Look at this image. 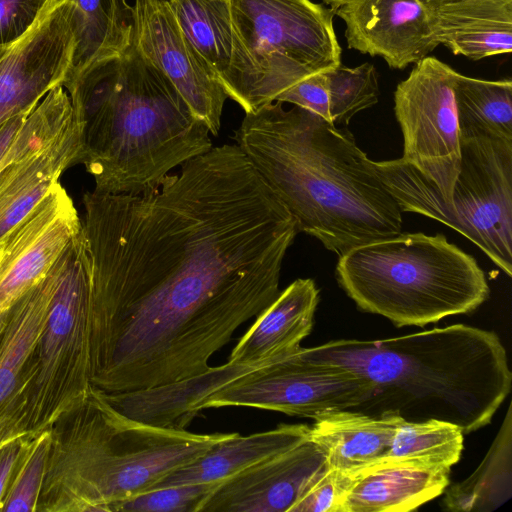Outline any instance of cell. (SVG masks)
<instances>
[{"mask_svg": "<svg viewBox=\"0 0 512 512\" xmlns=\"http://www.w3.org/2000/svg\"><path fill=\"white\" fill-rule=\"evenodd\" d=\"M403 421L396 414L337 409L314 419L309 436L324 452L329 468L353 472L385 457Z\"/></svg>", "mask_w": 512, "mask_h": 512, "instance_id": "20", "label": "cell"}, {"mask_svg": "<svg viewBox=\"0 0 512 512\" xmlns=\"http://www.w3.org/2000/svg\"><path fill=\"white\" fill-rule=\"evenodd\" d=\"M95 191L138 194L210 150L207 125L133 43L65 83Z\"/></svg>", "mask_w": 512, "mask_h": 512, "instance_id": "4", "label": "cell"}, {"mask_svg": "<svg viewBox=\"0 0 512 512\" xmlns=\"http://www.w3.org/2000/svg\"><path fill=\"white\" fill-rule=\"evenodd\" d=\"M19 455L20 448L17 445H11L0 453V499Z\"/></svg>", "mask_w": 512, "mask_h": 512, "instance_id": "35", "label": "cell"}, {"mask_svg": "<svg viewBox=\"0 0 512 512\" xmlns=\"http://www.w3.org/2000/svg\"><path fill=\"white\" fill-rule=\"evenodd\" d=\"M325 4L329 5L331 9L337 10L340 6L347 3L350 0H322Z\"/></svg>", "mask_w": 512, "mask_h": 512, "instance_id": "36", "label": "cell"}, {"mask_svg": "<svg viewBox=\"0 0 512 512\" xmlns=\"http://www.w3.org/2000/svg\"><path fill=\"white\" fill-rule=\"evenodd\" d=\"M81 149L82 130L74 114L59 135L29 151L0 175V240L42 201L67 168L80 164Z\"/></svg>", "mask_w": 512, "mask_h": 512, "instance_id": "18", "label": "cell"}, {"mask_svg": "<svg viewBox=\"0 0 512 512\" xmlns=\"http://www.w3.org/2000/svg\"><path fill=\"white\" fill-rule=\"evenodd\" d=\"M220 482L156 488L117 502L111 512H199L205 499Z\"/></svg>", "mask_w": 512, "mask_h": 512, "instance_id": "30", "label": "cell"}, {"mask_svg": "<svg viewBox=\"0 0 512 512\" xmlns=\"http://www.w3.org/2000/svg\"><path fill=\"white\" fill-rule=\"evenodd\" d=\"M81 444V499L88 510L111 511L117 502L149 490L231 433L199 434L154 426L91 394Z\"/></svg>", "mask_w": 512, "mask_h": 512, "instance_id": "8", "label": "cell"}, {"mask_svg": "<svg viewBox=\"0 0 512 512\" xmlns=\"http://www.w3.org/2000/svg\"><path fill=\"white\" fill-rule=\"evenodd\" d=\"M50 0H0V47L20 39Z\"/></svg>", "mask_w": 512, "mask_h": 512, "instance_id": "33", "label": "cell"}, {"mask_svg": "<svg viewBox=\"0 0 512 512\" xmlns=\"http://www.w3.org/2000/svg\"><path fill=\"white\" fill-rule=\"evenodd\" d=\"M72 1L77 23V47L73 70L65 83L120 55L131 45L134 30V9L127 0Z\"/></svg>", "mask_w": 512, "mask_h": 512, "instance_id": "22", "label": "cell"}, {"mask_svg": "<svg viewBox=\"0 0 512 512\" xmlns=\"http://www.w3.org/2000/svg\"><path fill=\"white\" fill-rule=\"evenodd\" d=\"M133 9L132 43L217 136L228 96L216 74L185 36L166 0H135Z\"/></svg>", "mask_w": 512, "mask_h": 512, "instance_id": "12", "label": "cell"}, {"mask_svg": "<svg viewBox=\"0 0 512 512\" xmlns=\"http://www.w3.org/2000/svg\"><path fill=\"white\" fill-rule=\"evenodd\" d=\"M335 15L346 24L350 49L380 56L391 68L417 63L439 45L420 0H350Z\"/></svg>", "mask_w": 512, "mask_h": 512, "instance_id": "15", "label": "cell"}, {"mask_svg": "<svg viewBox=\"0 0 512 512\" xmlns=\"http://www.w3.org/2000/svg\"><path fill=\"white\" fill-rule=\"evenodd\" d=\"M185 36L219 77L232 51L230 0H166Z\"/></svg>", "mask_w": 512, "mask_h": 512, "instance_id": "26", "label": "cell"}, {"mask_svg": "<svg viewBox=\"0 0 512 512\" xmlns=\"http://www.w3.org/2000/svg\"><path fill=\"white\" fill-rule=\"evenodd\" d=\"M310 426L281 424L264 432L231 435L207 452L159 480L151 489L221 482L269 457L281 453L309 437Z\"/></svg>", "mask_w": 512, "mask_h": 512, "instance_id": "21", "label": "cell"}, {"mask_svg": "<svg viewBox=\"0 0 512 512\" xmlns=\"http://www.w3.org/2000/svg\"><path fill=\"white\" fill-rule=\"evenodd\" d=\"M56 278L53 264L9 311L8 325L0 337V405L12 393L21 368L40 342Z\"/></svg>", "mask_w": 512, "mask_h": 512, "instance_id": "23", "label": "cell"}, {"mask_svg": "<svg viewBox=\"0 0 512 512\" xmlns=\"http://www.w3.org/2000/svg\"><path fill=\"white\" fill-rule=\"evenodd\" d=\"M394 93V111L404 138L401 159L433 183L450 205L460 168V136L454 85L458 72L426 56Z\"/></svg>", "mask_w": 512, "mask_h": 512, "instance_id": "10", "label": "cell"}, {"mask_svg": "<svg viewBox=\"0 0 512 512\" xmlns=\"http://www.w3.org/2000/svg\"><path fill=\"white\" fill-rule=\"evenodd\" d=\"M444 509L455 512L494 511L512 496V409L477 469L444 491Z\"/></svg>", "mask_w": 512, "mask_h": 512, "instance_id": "24", "label": "cell"}, {"mask_svg": "<svg viewBox=\"0 0 512 512\" xmlns=\"http://www.w3.org/2000/svg\"><path fill=\"white\" fill-rule=\"evenodd\" d=\"M299 352L369 382L370 398L354 410L410 422L446 421L464 434L489 424L511 390L497 334L465 324L381 340H334Z\"/></svg>", "mask_w": 512, "mask_h": 512, "instance_id": "3", "label": "cell"}, {"mask_svg": "<svg viewBox=\"0 0 512 512\" xmlns=\"http://www.w3.org/2000/svg\"><path fill=\"white\" fill-rule=\"evenodd\" d=\"M463 435L458 426L446 421H403L383 458L417 459L451 469L461 457Z\"/></svg>", "mask_w": 512, "mask_h": 512, "instance_id": "27", "label": "cell"}, {"mask_svg": "<svg viewBox=\"0 0 512 512\" xmlns=\"http://www.w3.org/2000/svg\"><path fill=\"white\" fill-rule=\"evenodd\" d=\"M439 44L471 60L512 48V0H420Z\"/></svg>", "mask_w": 512, "mask_h": 512, "instance_id": "19", "label": "cell"}, {"mask_svg": "<svg viewBox=\"0 0 512 512\" xmlns=\"http://www.w3.org/2000/svg\"><path fill=\"white\" fill-rule=\"evenodd\" d=\"M460 168L451 203L401 158L374 162L377 175L402 212L425 215L456 230L512 276V140L460 138Z\"/></svg>", "mask_w": 512, "mask_h": 512, "instance_id": "7", "label": "cell"}, {"mask_svg": "<svg viewBox=\"0 0 512 512\" xmlns=\"http://www.w3.org/2000/svg\"><path fill=\"white\" fill-rule=\"evenodd\" d=\"M7 314H5V315H7ZM5 315L0 316V337H1V334H2V331H3V324H4V317H5Z\"/></svg>", "mask_w": 512, "mask_h": 512, "instance_id": "37", "label": "cell"}, {"mask_svg": "<svg viewBox=\"0 0 512 512\" xmlns=\"http://www.w3.org/2000/svg\"><path fill=\"white\" fill-rule=\"evenodd\" d=\"M236 145L304 232L341 256L402 233V210L353 134L304 108L245 113Z\"/></svg>", "mask_w": 512, "mask_h": 512, "instance_id": "2", "label": "cell"}, {"mask_svg": "<svg viewBox=\"0 0 512 512\" xmlns=\"http://www.w3.org/2000/svg\"><path fill=\"white\" fill-rule=\"evenodd\" d=\"M350 473L338 512H407L442 495L450 468L381 458Z\"/></svg>", "mask_w": 512, "mask_h": 512, "instance_id": "16", "label": "cell"}, {"mask_svg": "<svg viewBox=\"0 0 512 512\" xmlns=\"http://www.w3.org/2000/svg\"><path fill=\"white\" fill-rule=\"evenodd\" d=\"M336 278L359 309L398 327L470 313L490 293L475 258L443 234L402 232L356 246L339 256Z\"/></svg>", "mask_w": 512, "mask_h": 512, "instance_id": "5", "label": "cell"}, {"mask_svg": "<svg viewBox=\"0 0 512 512\" xmlns=\"http://www.w3.org/2000/svg\"><path fill=\"white\" fill-rule=\"evenodd\" d=\"M277 101L304 108L331 122L329 93L324 71L314 73L299 81L282 93Z\"/></svg>", "mask_w": 512, "mask_h": 512, "instance_id": "34", "label": "cell"}, {"mask_svg": "<svg viewBox=\"0 0 512 512\" xmlns=\"http://www.w3.org/2000/svg\"><path fill=\"white\" fill-rule=\"evenodd\" d=\"M77 23L72 0H50L33 26L0 47V126L32 111L73 70Z\"/></svg>", "mask_w": 512, "mask_h": 512, "instance_id": "11", "label": "cell"}, {"mask_svg": "<svg viewBox=\"0 0 512 512\" xmlns=\"http://www.w3.org/2000/svg\"><path fill=\"white\" fill-rule=\"evenodd\" d=\"M319 290L312 279H296L261 311L231 351L228 362L260 367L295 353L313 327Z\"/></svg>", "mask_w": 512, "mask_h": 512, "instance_id": "17", "label": "cell"}, {"mask_svg": "<svg viewBox=\"0 0 512 512\" xmlns=\"http://www.w3.org/2000/svg\"><path fill=\"white\" fill-rule=\"evenodd\" d=\"M327 467L324 452L309 436L221 481L199 512H291Z\"/></svg>", "mask_w": 512, "mask_h": 512, "instance_id": "14", "label": "cell"}, {"mask_svg": "<svg viewBox=\"0 0 512 512\" xmlns=\"http://www.w3.org/2000/svg\"><path fill=\"white\" fill-rule=\"evenodd\" d=\"M324 74L330 119L335 126L347 125L355 114L378 102L377 74L371 63L365 62L354 68L338 65Z\"/></svg>", "mask_w": 512, "mask_h": 512, "instance_id": "28", "label": "cell"}, {"mask_svg": "<svg viewBox=\"0 0 512 512\" xmlns=\"http://www.w3.org/2000/svg\"><path fill=\"white\" fill-rule=\"evenodd\" d=\"M349 472L327 467L308 486L291 512H338Z\"/></svg>", "mask_w": 512, "mask_h": 512, "instance_id": "32", "label": "cell"}, {"mask_svg": "<svg viewBox=\"0 0 512 512\" xmlns=\"http://www.w3.org/2000/svg\"><path fill=\"white\" fill-rule=\"evenodd\" d=\"M371 393L362 376L306 358L298 349L240 375L205 397L196 409L241 406L314 420L327 411L353 409Z\"/></svg>", "mask_w": 512, "mask_h": 512, "instance_id": "9", "label": "cell"}, {"mask_svg": "<svg viewBox=\"0 0 512 512\" xmlns=\"http://www.w3.org/2000/svg\"><path fill=\"white\" fill-rule=\"evenodd\" d=\"M138 194L83 196L92 381L107 394L169 385L209 360L279 292L299 233L236 144Z\"/></svg>", "mask_w": 512, "mask_h": 512, "instance_id": "1", "label": "cell"}, {"mask_svg": "<svg viewBox=\"0 0 512 512\" xmlns=\"http://www.w3.org/2000/svg\"><path fill=\"white\" fill-rule=\"evenodd\" d=\"M454 98L459 136L493 135L512 140V82L457 73Z\"/></svg>", "mask_w": 512, "mask_h": 512, "instance_id": "25", "label": "cell"}, {"mask_svg": "<svg viewBox=\"0 0 512 512\" xmlns=\"http://www.w3.org/2000/svg\"><path fill=\"white\" fill-rule=\"evenodd\" d=\"M56 127L40 110L20 113L0 126V175L32 149L52 140Z\"/></svg>", "mask_w": 512, "mask_h": 512, "instance_id": "29", "label": "cell"}, {"mask_svg": "<svg viewBox=\"0 0 512 512\" xmlns=\"http://www.w3.org/2000/svg\"><path fill=\"white\" fill-rule=\"evenodd\" d=\"M81 227L72 199L56 182L28 216L0 240V316L46 275Z\"/></svg>", "mask_w": 512, "mask_h": 512, "instance_id": "13", "label": "cell"}, {"mask_svg": "<svg viewBox=\"0 0 512 512\" xmlns=\"http://www.w3.org/2000/svg\"><path fill=\"white\" fill-rule=\"evenodd\" d=\"M334 15L312 0H230L231 58L219 77L228 98L251 113L340 65Z\"/></svg>", "mask_w": 512, "mask_h": 512, "instance_id": "6", "label": "cell"}, {"mask_svg": "<svg viewBox=\"0 0 512 512\" xmlns=\"http://www.w3.org/2000/svg\"><path fill=\"white\" fill-rule=\"evenodd\" d=\"M49 443V437L45 434L34 444L4 502L3 511L34 510L43 479Z\"/></svg>", "mask_w": 512, "mask_h": 512, "instance_id": "31", "label": "cell"}]
</instances>
